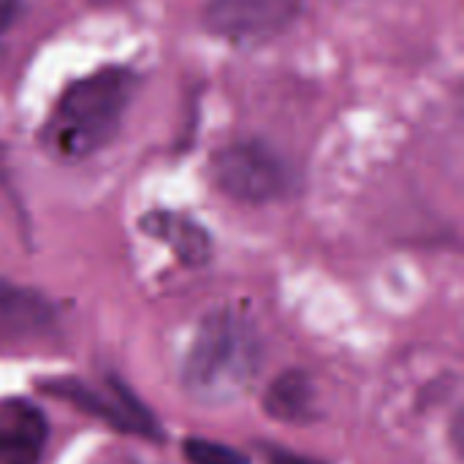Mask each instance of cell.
<instances>
[{"label":"cell","instance_id":"8","mask_svg":"<svg viewBox=\"0 0 464 464\" xmlns=\"http://www.w3.org/2000/svg\"><path fill=\"white\" fill-rule=\"evenodd\" d=\"M315 383L304 370L280 372L264 392V413L283 424H307L315 419Z\"/></svg>","mask_w":464,"mask_h":464},{"label":"cell","instance_id":"3","mask_svg":"<svg viewBox=\"0 0 464 464\" xmlns=\"http://www.w3.org/2000/svg\"><path fill=\"white\" fill-rule=\"evenodd\" d=\"M212 179L226 196L245 204H269L296 190L294 166L256 139L223 147L212 158Z\"/></svg>","mask_w":464,"mask_h":464},{"label":"cell","instance_id":"11","mask_svg":"<svg viewBox=\"0 0 464 464\" xmlns=\"http://www.w3.org/2000/svg\"><path fill=\"white\" fill-rule=\"evenodd\" d=\"M19 11H22V0H0V38L14 27Z\"/></svg>","mask_w":464,"mask_h":464},{"label":"cell","instance_id":"7","mask_svg":"<svg viewBox=\"0 0 464 464\" xmlns=\"http://www.w3.org/2000/svg\"><path fill=\"white\" fill-rule=\"evenodd\" d=\"M141 231L166 242L171 253L188 264V266H204L212 258V237L204 226H198L193 218L169 212V209H155L141 218Z\"/></svg>","mask_w":464,"mask_h":464},{"label":"cell","instance_id":"10","mask_svg":"<svg viewBox=\"0 0 464 464\" xmlns=\"http://www.w3.org/2000/svg\"><path fill=\"white\" fill-rule=\"evenodd\" d=\"M182 454L190 464H247V457L242 451L204 438H188Z\"/></svg>","mask_w":464,"mask_h":464},{"label":"cell","instance_id":"1","mask_svg":"<svg viewBox=\"0 0 464 464\" xmlns=\"http://www.w3.org/2000/svg\"><path fill=\"white\" fill-rule=\"evenodd\" d=\"M136 87V73L120 65H106L68 84L41 128L46 152L63 160H82L103 150L117 136Z\"/></svg>","mask_w":464,"mask_h":464},{"label":"cell","instance_id":"2","mask_svg":"<svg viewBox=\"0 0 464 464\" xmlns=\"http://www.w3.org/2000/svg\"><path fill=\"white\" fill-rule=\"evenodd\" d=\"M264 362V343L250 318L215 310L201 318L182 364V386L198 402H231L245 394Z\"/></svg>","mask_w":464,"mask_h":464},{"label":"cell","instance_id":"12","mask_svg":"<svg viewBox=\"0 0 464 464\" xmlns=\"http://www.w3.org/2000/svg\"><path fill=\"white\" fill-rule=\"evenodd\" d=\"M264 457H266V464H321L315 462V459H307V457L283 451V449H264Z\"/></svg>","mask_w":464,"mask_h":464},{"label":"cell","instance_id":"5","mask_svg":"<svg viewBox=\"0 0 464 464\" xmlns=\"http://www.w3.org/2000/svg\"><path fill=\"white\" fill-rule=\"evenodd\" d=\"M302 8L304 0H207L204 24L228 41H269L285 33Z\"/></svg>","mask_w":464,"mask_h":464},{"label":"cell","instance_id":"6","mask_svg":"<svg viewBox=\"0 0 464 464\" xmlns=\"http://www.w3.org/2000/svg\"><path fill=\"white\" fill-rule=\"evenodd\" d=\"M49 440V424L30 400L0 402V464H38Z\"/></svg>","mask_w":464,"mask_h":464},{"label":"cell","instance_id":"4","mask_svg":"<svg viewBox=\"0 0 464 464\" xmlns=\"http://www.w3.org/2000/svg\"><path fill=\"white\" fill-rule=\"evenodd\" d=\"M41 389L52 397H57L60 402L73 405L76 411H82L84 416L101 419L103 424L120 430V432H130V435H141V438H160V430L152 419V413L128 392V386L122 381H109L106 392L79 381V378H57V381H46L41 383Z\"/></svg>","mask_w":464,"mask_h":464},{"label":"cell","instance_id":"9","mask_svg":"<svg viewBox=\"0 0 464 464\" xmlns=\"http://www.w3.org/2000/svg\"><path fill=\"white\" fill-rule=\"evenodd\" d=\"M52 324L49 302L19 285L0 283V329L8 334H38Z\"/></svg>","mask_w":464,"mask_h":464}]
</instances>
